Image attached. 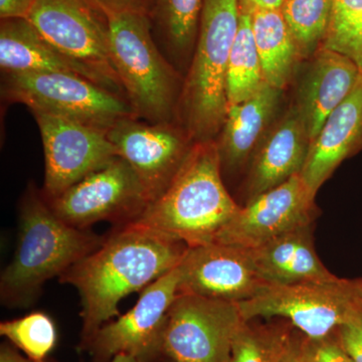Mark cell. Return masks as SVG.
Instances as JSON below:
<instances>
[{
	"mask_svg": "<svg viewBox=\"0 0 362 362\" xmlns=\"http://www.w3.org/2000/svg\"><path fill=\"white\" fill-rule=\"evenodd\" d=\"M333 0H285L281 11L300 56L316 51L325 39L332 13Z\"/></svg>",
	"mask_w": 362,
	"mask_h": 362,
	"instance_id": "cell-27",
	"label": "cell"
},
{
	"mask_svg": "<svg viewBox=\"0 0 362 362\" xmlns=\"http://www.w3.org/2000/svg\"><path fill=\"white\" fill-rule=\"evenodd\" d=\"M240 13V0L204 1L199 37L177 110L180 126L194 143L213 141L225 124L228 59Z\"/></svg>",
	"mask_w": 362,
	"mask_h": 362,
	"instance_id": "cell-4",
	"label": "cell"
},
{
	"mask_svg": "<svg viewBox=\"0 0 362 362\" xmlns=\"http://www.w3.org/2000/svg\"><path fill=\"white\" fill-rule=\"evenodd\" d=\"M119 157L129 163L156 201L169 187L194 143L176 123L124 119L108 131Z\"/></svg>",
	"mask_w": 362,
	"mask_h": 362,
	"instance_id": "cell-13",
	"label": "cell"
},
{
	"mask_svg": "<svg viewBox=\"0 0 362 362\" xmlns=\"http://www.w3.org/2000/svg\"><path fill=\"white\" fill-rule=\"evenodd\" d=\"M28 21L97 85L126 98L111 57L108 16L92 0H37Z\"/></svg>",
	"mask_w": 362,
	"mask_h": 362,
	"instance_id": "cell-7",
	"label": "cell"
},
{
	"mask_svg": "<svg viewBox=\"0 0 362 362\" xmlns=\"http://www.w3.org/2000/svg\"><path fill=\"white\" fill-rule=\"evenodd\" d=\"M180 269L178 294L240 303L268 284L257 270L250 250L233 245L213 242L188 247Z\"/></svg>",
	"mask_w": 362,
	"mask_h": 362,
	"instance_id": "cell-15",
	"label": "cell"
},
{
	"mask_svg": "<svg viewBox=\"0 0 362 362\" xmlns=\"http://www.w3.org/2000/svg\"><path fill=\"white\" fill-rule=\"evenodd\" d=\"M107 16L122 13L148 16L152 0H92Z\"/></svg>",
	"mask_w": 362,
	"mask_h": 362,
	"instance_id": "cell-31",
	"label": "cell"
},
{
	"mask_svg": "<svg viewBox=\"0 0 362 362\" xmlns=\"http://www.w3.org/2000/svg\"><path fill=\"white\" fill-rule=\"evenodd\" d=\"M322 47L349 57L362 71V0H333Z\"/></svg>",
	"mask_w": 362,
	"mask_h": 362,
	"instance_id": "cell-28",
	"label": "cell"
},
{
	"mask_svg": "<svg viewBox=\"0 0 362 362\" xmlns=\"http://www.w3.org/2000/svg\"><path fill=\"white\" fill-rule=\"evenodd\" d=\"M0 362H35L21 354L20 350L13 346L11 343H2L0 347ZM45 362H54L47 359Z\"/></svg>",
	"mask_w": 362,
	"mask_h": 362,
	"instance_id": "cell-34",
	"label": "cell"
},
{
	"mask_svg": "<svg viewBox=\"0 0 362 362\" xmlns=\"http://www.w3.org/2000/svg\"><path fill=\"white\" fill-rule=\"evenodd\" d=\"M180 265L141 292L137 303L124 315L104 324L78 349L94 362H109L119 354L157 361L166 316L178 295Z\"/></svg>",
	"mask_w": 362,
	"mask_h": 362,
	"instance_id": "cell-12",
	"label": "cell"
},
{
	"mask_svg": "<svg viewBox=\"0 0 362 362\" xmlns=\"http://www.w3.org/2000/svg\"><path fill=\"white\" fill-rule=\"evenodd\" d=\"M0 68L6 74H73L94 82L82 66L57 51L28 20L1 21Z\"/></svg>",
	"mask_w": 362,
	"mask_h": 362,
	"instance_id": "cell-21",
	"label": "cell"
},
{
	"mask_svg": "<svg viewBox=\"0 0 362 362\" xmlns=\"http://www.w3.org/2000/svg\"><path fill=\"white\" fill-rule=\"evenodd\" d=\"M300 349L305 362H352L334 337L311 340L300 333Z\"/></svg>",
	"mask_w": 362,
	"mask_h": 362,
	"instance_id": "cell-29",
	"label": "cell"
},
{
	"mask_svg": "<svg viewBox=\"0 0 362 362\" xmlns=\"http://www.w3.org/2000/svg\"><path fill=\"white\" fill-rule=\"evenodd\" d=\"M362 149V76L312 140L301 175L316 195L342 161Z\"/></svg>",
	"mask_w": 362,
	"mask_h": 362,
	"instance_id": "cell-17",
	"label": "cell"
},
{
	"mask_svg": "<svg viewBox=\"0 0 362 362\" xmlns=\"http://www.w3.org/2000/svg\"><path fill=\"white\" fill-rule=\"evenodd\" d=\"M282 90L268 83L256 94L228 107L225 124L216 142L223 170L235 171L254 156L277 111Z\"/></svg>",
	"mask_w": 362,
	"mask_h": 362,
	"instance_id": "cell-20",
	"label": "cell"
},
{
	"mask_svg": "<svg viewBox=\"0 0 362 362\" xmlns=\"http://www.w3.org/2000/svg\"><path fill=\"white\" fill-rule=\"evenodd\" d=\"M285 0H240V4L252 8L281 9Z\"/></svg>",
	"mask_w": 362,
	"mask_h": 362,
	"instance_id": "cell-35",
	"label": "cell"
},
{
	"mask_svg": "<svg viewBox=\"0 0 362 362\" xmlns=\"http://www.w3.org/2000/svg\"><path fill=\"white\" fill-rule=\"evenodd\" d=\"M335 338L352 362H362V306L338 328Z\"/></svg>",
	"mask_w": 362,
	"mask_h": 362,
	"instance_id": "cell-30",
	"label": "cell"
},
{
	"mask_svg": "<svg viewBox=\"0 0 362 362\" xmlns=\"http://www.w3.org/2000/svg\"><path fill=\"white\" fill-rule=\"evenodd\" d=\"M314 199L315 194L298 173L249 199L214 242L252 250L299 226L311 225Z\"/></svg>",
	"mask_w": 362,
	"mask_h": 362,
	"instance_id": "cell-14",
	"label": "cell"
},
{
	"mask_svg": "<svg viewBox=\"0 0 362 362\" xmlns=\"http://www.w3.org/2000/svg\"><path fill=\"white\" fill-rule=\"evenodd\" d=\"M240 207L223 183L216 142H197L165 192L132 223L202 246L214 242Z\"/></svg>",
	"mask_w": 362,
	"mask_h": 362,
	"instance_id": "cell-3",
	"label": "cell"
},
{
	"mask_svg": "<svg viewBox=\"0 0 362 362\" xmlns=\"http://www.w3.org/2000/svg\"><path fill=\"white\" fill-rule=\"evenodd\" d=\"M361 76V69L349 57L323 47L315 52L300 80L295 107L311 142Z\"/></svg>",
	"mask_w": 362,
	"mask_h": 362,
	"instance_id": "cell-16",
	"label": "cell"
},
{
	"mask_svg": "<svg viewBox=\"0 0 362 362\" xmlns=\"http://www.w3.org/2000/svg\"><path fill=\"white\" fill-rule=\"evenodd\" d=\"M0 334L35 362L47 361L58 342L56 323L49 314L40 311L2 321Z\"/></svg>",
	"mask_w": 362,
	"mask_h": 362,
	"instance_id": "cell-26",
	"label": "cell"
},
{
	"mask_svg": "<svg viewBox=\"0 0 362 362\" xmlns=\"http://www.w3.org/2000/svg\"><path fill=\"white\" fill-rule=\"evenodd\" d=\"M357 286H358L359 296H361V303H362V278L357 279Z\"/></svg>",
	"mask_w": 362,
	"mask_h": 362,
	"instance_id": "cell-37",
	"label": "cell"
},
{
	"mask_svg": "<svg viewBox=\"0 0 362 362\" xmlns=\"http://www.w3.org/2000/svg\"><path fill=\"white\" fill-rule=\"evenodd\" d=\"M47 202L69 226L87 230L99 221L117 226L132 223L148 206L150 199L129 163L118 156Z\"/></svg>",
	"mask_w": 362,
	"mask_h": 362,
	"instance_id": "cell-10",
	"label": "cell"
},
{
	"mask_svg": "<svg viewBox=\"0 0 362 362\" xmlns=\"http://www.w3.org/2000/svg\"><path fill=\"white\" fill-rule=\"evenodd\" d=\"M245 322L238 303L178 294L166 316L157 361L228 362Z\"/></svg>",
	"mask_w": 362,
	"mask_h": 362,
	"instance_id": "cell-9",
	"label": "cell"
},
{
	"mask_svg": "<svg viewBox=\"0 0 362 362\" xmlns=\"http://www.w3.org/2000/svg\"><path fill=\"white\" fill-rule=\"evenodd\" d=\"M37 0H0V18L28 20Z\"/></svg>",
	"mask_w": 362,
	"mask_h": 362,
	"instance_id": "cell-32",
	"label": "cell"
},
{
	"mask_svg": "<svg viewBox=\"0 0 362 362\" xmlns=\"http://www.w3.org/2000/svg\"><path fill=\"white\" fill-rule=\"evenodd\" d=\"M240 6L239 28L230 51L226 76L228 107L246 101L265 83L252 35L251 13L240 4Z\"/></svg>",
	"mask_w": 362,
	"mask_h": 362,
	"instance_id": "cell-24",
	"label": "cell"
},
{
	"mask_svg": "<svg viewBox=\"0 0 362 362\" xmlns=\"http://www.w3.org/2000/svg\"><path fill=\"white\" fill-rule=\"evenodd\" d=\"M39 126L45 152L47 202L118 157L108 132L63 117L30 111Z\"/></svg>",
	"mask_w": 362,
	"mask_h": 362,
	"instance_id": "cell-11",
	"label": "cell"
},
{
	"mask_svg": "<svg viewBox=\"0 0 362 362\" xmlns=\"http://www.w3.org/2000/svg\"><path fill=\"white\" fill-rule=\"evenodd\" d=\"M2 99L30 111L63 117L108 132L136 116L128 100L68 73H2ZM138 118V117H137Z\"/></svg>",
	"mask_w": 362,
	"mask_h": 362,
	"instance_id": "cell-6",
	"label": "cell"
},
{
	"mask_svg": "<svg viewBox=\"0 0 362 362\" xmlns=\"http://www.w3.org/2000/svg\"><path fill=\"white\" fill-rule=\"evenodd\" d=\"M204 1L152 0L148 13L152 33L159 49L169 58L181 59L194 54Z\"/></svg>",
	"mask_w": 362,
	"mask_h": 362,
	"instance_id": "cell-23",
	"label": "cell"
},
{
	"mask_svg": "<svg viewBox=\"0 0 362 362\" xmlns=\"http://www.w3.org/2000/svg\"><path fill=\"white\" fill-rule=\"evenodd\" d=\"M109 362H158L157 361H150V359L141 358V357L127 356V354H119L113 357Z\"/></svg>",
	"mask_w": 362,
	"mask_h": 362,
	"instance_id": "cell-36",
	"label": "cell"
},
{
	"mask_svg": "<svg viewBox=\"0 0 362 362\" xmlns=\"http://www.w3.org/2000/svg\"><path fill=\"white\" fill-rule=\"evenodd\" d=\"M294 331L288 322L246 321L233 339L228 362H280Z\"/></svg>",
	"mask_w": 362,
	"mask_h": 362,
	"instance_id": "cell-25",
	"label": "cell"
},
{
	"mask_svg": "<svg viewBox=\"0 0 362 362\" xmlns=\"http://www.w3.org/2000/svg\"><path fill=\"white\" fill-rule=\"evenodd\" d=\"M250 252L259 275L270 284L327 283L339 278L316 254L312 223L283 233Z\"/></svg>",
	"mask_w": 362,
	"mask_h": 362,
	"instance_id": "cell-19",
	"label": "cell"
},
{
	"mask_svg": "<svg viewBox=\"0 0 362 362\" xmlns=\"http://www.w3.org/2000/svg\"><path fill=\"white\" fill-rule=\"evenodd\" d=\"M238 305L246 321L279 317L311 340L334 337L362 306L357 280L342 278L327 283H268L256 296Z\"/></svg>",
	"mask_w": 362,
	"mask_h": 362,
	"instance_id": "cell-8",
	"label": "cell"
},
{
	"mask_svg": "<svg viewBox=\"0 0 362 362\" xmlns=\"http://www.w3.org/2000/svg\"><path fill=\"white\" fill-rule=\"evenodd\" d=\"M108 18L112 59L136 116L149 123H176L185 80L157 45L148 16Z\"/></svg>",
	"mask_w": 362,
	"mask_h": 362,
	"instance_id": "cell-5",
	"label": "cell"
},
{
	"mask_svg": "<svg viewBox=\"0 0 362 362\" xmlns=\"http://www.w3.org/2000/svg\"><path fill=\"white\" fill-rule=\"evenodd\" d=\"M310 144L296 110L290 111L264 137L252 157L247 181L249 199L301 173Z\"/></svg>",
	"mask_w": 362,
	"mask_h": 362,
	"instance_id": "cell-18",
	"label": "cell"
},
{
	"mask_svg": "<svg viewBox=\"0 0 362 362\" xmlns=\"http://www.w3.org/2000/svg\"><path fill=\"white\" fill-rule=\"evenodd\" d=\"M187 247L182 240L159 230L126 223L117 226L99 249L59 276V282L73 286L81 297L78 346L120 316L118 307L124 298L143 291L180 265Z\"/></svg>",
	"mask_w": 362,
	"mask_h": 362,
	"instance_id": "cell-1",
	"label": "cell"
},
{
	"mask_svg": "<svg viewBox=\"0 0 362 362\" xmlns=\"http://www.w3.org/2000/svg\"><path fill=\"white\" fill-rule=\"evenodd\" d=\"M243 6L251 13L252 35L264 80L283 90L292 77L300 54L282 11Z\"/></svg>",
	"mask_w": 362,
	"mask_h": 362,
	"instance_id": "cell-22",
	"label": "cell"
},
{
	"mask_svg": "<svg viewBox=\"0 0 362 362\" xmlns=\"http://www.w3.org/2000/svg\"><path fill=\"white\" fill-rule=\"evenodd\" d=\"M106 240L69 226L52 211L44 194L30 185L21 197L20 232L13 258L0 278V299L11 308H25L45 282L96 251Z\"/></svg>",
	"mask_w": 362,
	"mask_h": 362,
	"instance_id": "cell-2",
	"label": "cell"
},
{
	"mask_svg": "<svg viewBox=\"0 0 362 362\" xmlns=\"http://www.w3.org/2000/svg\"><path fill=\"white\" fill-rule=\"evenodd\" d=\"M280 362H305L301 349H300V332L297 330L293 333L291 341L288 345Z\"/></svg>",
	"mask_w": 362,
	"mask_h": 362,
	"instance_id": "cell-33",
	"label": "cell"
}]
</instances>
